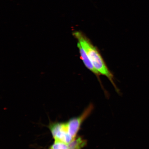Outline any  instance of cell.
I'll return each instance as SVG.
<instances>
[{
    "label": "cell",
    "instance_id": "obj_1",
    "mask_svg": "<svg viewBox=\"0 0 149 149\" xmlns=\"http://www.w3.org/2000/svg\"><path fill=\"white\" fill-rule=\"evenodd\" d=\"M73 35L85 50L94 68L100 74L106 76L117 90L113 82V75L107 68L97 48L81 31H76L73 33Z\"/></svg>",
    "mask_w": 149,
    "mask_h": 149
},
{
    "label": "cell",
    "instance_id": "obj_2",
    "mask_svg": "<svg viewBox=\"0 0 149 149\" xmlns=\"http://www.w3.org/2000/svg\"><path fill=\"white\" fill-rule=\"evenodd\" d=\"M49 127L55 141L68 144L74 139L69 133L67 122L53 123Z\"/></svg>",
    "mask_w": 149,
    "mask_h": 149
},
{
    "label": "cell",
    "instance_id": "obj_3",
    "mask_svg": "<svg viewBox=\"0 0 149 149\" xmlns=\"http://www.w3.org/2000/svg\"><path fill=\"white\" fill-rule=\"evenodd\" d=\"M93 108L94 107L93 105L91 104L80 116L71 119L66 122L69 133L74 139H75L76 137L82 124L90 114Z\"/></svg>",
    "mask_w": 149,
    "mask_h": 149
},
{
    "label": "cell",
    "instance_id": "obj_4",
    "mask_svg": "<svg viewBox=\"0 0 149 149\" xmlns=\"http://www.w3.org/2000/svg\"><path fill=\"white\" fill-rule=\"evenodd\" d=\"M77 46L79 49L81 58L85 66L97 76L98 77L100 74L94 68L86 52L79 42L77 43Z\"/></svg>",
    "mask_w": 149,
    "mask_h": 149
},
{
    "label": "cell",
    "instance_id": "obj_5",
    "mask_svg": "<svg viewBox=\"0 0 149 149\" xmlns=\"http://www.w3.org/2000/svg\"><path fill=\"white\" fill-rule=\"evenodd\" d=\"M87 144V141L81 137L76 138L74 140L68 143L69 149H81Z\"/></svg>",
    "mask_w": 149,
    "mask_h": 149
},
{
    "label": "cell",
    "instance_id": "obj_6",
    "mask_svg": "<svg viewBox=\"0 0 149 149\" xmlns=\"http://www.w3.org/2000/svg\"><path fill=\"white\" fill-rule=\"evenodd\" d=\"M49 149H69L68 144L60 141H55L50 147Z\"/></svg>",
    "mask_w": 149,
    "mask_h": 149
}]
</instances>
